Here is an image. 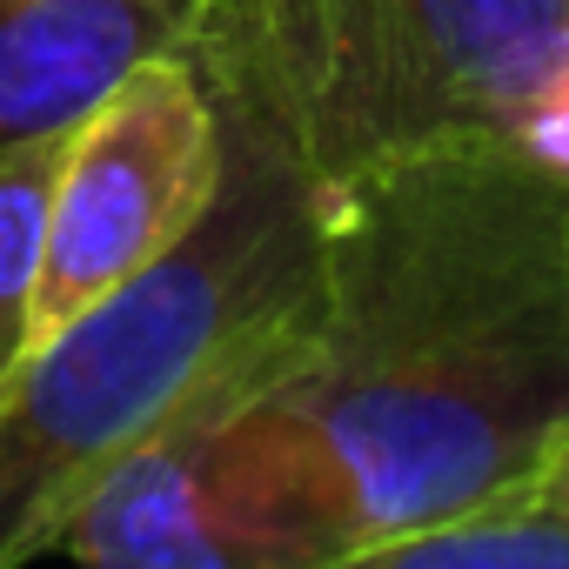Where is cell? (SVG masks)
Here are the masks:
<instances>
[{"instance_id":"8992f818","label":"cell","mask_w":569,"mask_h":569,"mask_svg":"<svg viewBox=\"0 0 569 569\" xmlns=\"http://www.w3.org/2000/svg\"><path fill=\"white\" fill-rule=\"evenodd\" d=\"M174 34L181 0H0V148L74 128Z\"/></svg>"},{"instance_id":"ba28073f","label":"cell","mask_w":569,"mask_h":569,"mask_svg":"<svg viewBox=\"0 0 569 569\" xmlns=\"http://www.w3.org/2000/svg\"><path fill=\"white\" fill-rule=\"evenodd\" d=\"M68 134H34L21 148H0V389L28 356V316H34V281L48 248V208L61 181Z\"/></svg>"},{"instance_id":"277c9868","label":"cell","mask_w":569,"mask_h":569,"mask_svg":"<svg viewBox=\"0 0 569 569\" xmlns=\"http://www.w3.org/2000/svg\"><path fill=\"white\" fill-rule=\"evenodd\" d=\"M48 556L94 569H336L316 476L261 396L201 409L121 456Z\"/></svg>"},{"instance_id":"52a82bcc","label":"cell","mask_w":569,"mask_h":569,"mask_svg":"<svg viewBox=\"0 0 569 569\" xmlns=\"http://www.w3.org/2000/svg\"><path fill=\"white\" fill-rule=\"evenodd\" d=\"M376 562H449V569H569V489L536 482L482 502L456 522L389 542Z\"/></svg>"},{"instance_id":"5b68a950","label":"cell","mask_w":569,"mask_h":569,"mask_svg":"<svg viewBox=\"0 0 569 569\" xmlns=\"http://www.w3.org/2000/svg\"><path fill=\"white\" fill-rule=\"evenodd\" d=\"M228 121L181 48L141 54L68 134L28 349L68 329L128 274L161 261L221 194Z\"/></svg>"},{"instance_id":"9c48e42d","label":"cell","mask_w":569,"mask_h":569,"mask_svg":"<svg viewBox=\"0 0 569 569\" xmlns=\"http://www.w3.org/2000/svg\"><path fill=\"white\" fill-rule=\"evenodd\" d=\"M516 141H522L536 161H549V168H562V174H569V81H562V88H549V94L516 121Z\"/></svg>"},{"instance_id":"30bf717a","label":"cell","mask_w":569,"mask_h":569,"mask_svg":"<svg viewBox=\"0 0 569 569\" xmlns=\"http://www.w3.org/2000/svg\"><path fill=\"white\" fill-rule=\"evenodd\" d=\"M549 482H556V489H569V462H562V469H556V476H549Z\"/></svg>"},{"instance_id":"6da1fadb","label":"cell","mask_w":569,"mask_h":569,"mask_svg":"<svg viewBox=\"0 0 569 569\" xmlns=\"http://www.w3.org/2000/svg\"><path fill=\"white\" fill-rule=\"evenodd\" d=\"M261 402L342 562L569 462V174L516 134L409 148L329 194L322 322Z\"/></svg>"},{"instance_id":"3957f363","label":"cell","mask_w":569,"mask_h":569,"mask_svg":"<svg viewBox=\"0 0 569 569\" xmlns=\"http://www.w3.org/2000/svg\"><path fill=\"white\" fill-rule=\"evenodd\" d=\"M174 48L336 194L409 148L516 134L569 81V0H181Z\"/></svg>"},{"instance_id":"7a4b0ae2","label":"cell","mask_w":569,"mask_h":569,"mask_svg":"<svg viewBox=\"0 0 569 569\" xmlns=\"http://www.w3.org/2000/svg\"><path fill=\"white\" fill-rule=\"evenodd\" d=\"M228 121L214 208L21 356L0 389V569L54 549L74 502L161 429L289 382L322 322L329 194L268 128Z\"/></svg>"}]
</instances>
